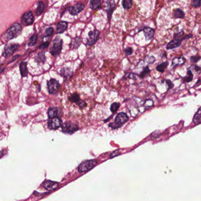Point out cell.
<instances>
[{"mask_svg":"<svg viewBox=\"0 0 201 201\" xmlns=\"http://www.w3.org/2000/svg\"><path fill=\"white\" fill-rule=\"evenodd\" d=\"M107 7H106V11L108 12V18L109 19H111V16L112 12V11L114 9V8L115 6V2L114 0H108L106 2Z\"/></svg>","mask_w":201,"mask_h":201,"instance_id":"2e32d148","label":"cell"},{"mask_svg":"<svg viewBox=\"0 0 201 201\" xmlns=\"http://www.w3.org/2000/svg\"><path fill=\"white\" fill-rule=\"evenodd\" d=\"M49 43L48 42H45L44 44H42V45H41L39 46V48H41V49H43V48H46L48 46Z\"/></svg>","mask_w":201,"mask_h":201,"instance_id":"60d3db41","label":"cell"},{"mask_svg":"<svg viewBox=\"0 0 201 201\" xmlns=\"http://www.w3.org/2000/svg\"><path fill=\"white\" fill-rule=\"evenodd\" d=\"M62 125V120L59 118H54L50 119L48 123V127L50 129H57Z\"/></svg>","mask_w":201,"mask_h":201,"instance_id":"52a82bcc","label":"cell"},{"mask_svg":"<svg viewBox=\"0 0 201 201\" xmlns=\"http://www.w3.org/2000/svg\"><path fill=\"white\" fill-rule=\"evenodd\" d=\"M99 35V32L98 30L90 31L88 34V39L87 40V45L92 46L97 41Z\"/></svg>","mask_w":201,"mask_h":201,"instance_id":"8992f818","label":"cell"},{"mask_svg":"<svg viewBox=\"0 0 201 201\" xmlns=\"http://www.w3.org/2000/svg\"><path fill=\"white\" fill-rule=\"evenodd\" d=\"M201 4V0H193L192 1V5L194 7L199 6Z\"/></svg>","mask_w":201,"mask_h":201,"instance_id":"d590c367","label":"cell"},{"mask_svg":"<svg viewBox=\"0 0 201 201\" xmlns=\"http://www.w3.org/2000/svg\"><path fill=\"white\" fill-rule=\"evenodd\" d=\"M119 155V151H118V150L115 151L113 152L111 154V158H114V157H116V156H118V155Z\"/></svg>","mask_w":201,"mask_h":201,"instance_id":"b9f144b4","label":"cell"},{"mask_svg":"<svg viewBox=\"0 0 201 201\" xmlns=\"http://www.w3.org/2000/svg\"><path fill=\"white\" fill-rule=\"evenodd\" d=\"M185 59L184 57H175L172 61V65L175 67L178 65H182L185 63Z\"/></svg>","mask_w":201,"mask_h":201,"instance_id":"d6986e66","label":"cell"},{"mask_svg":"<svg viewBox=\"0 0 201 201\" xmlns=\"http://www.w3.org/2000/svg\"><path fill=\"white\" fill-rule=\"evenodd\" d=\"M119 106H120V104L118 102H114V103L112 104L111 105V108H110L111 112H116L118 109V108H119Z\"/></svg>","mask_w":201,"mask_h":201,"instance_id":"4dcf8cb0","label":"cell"},{"mask_svg":"<svg viewBox=\"0 0 201 201\" xmlns=\"http://www.w3.org/2000/svg\"><path fill=\"white\" fill-rule=\"evenodd\" d=\"M143 31L147 40H150L154 35V29L151 28L145 27L143 29Z\"/></svg>","mask_w":201,"mask_h":201,"instance_id":"ac0fdd59","label":"cell"},{"mask_svg":"<svg viewBox=\"0 0 201 201\" xmlns=\"http://www.w3.org/2000/svg\"><path fill=\"white\" fill-rule=\"evenodd\" d=\"M128 78H130L135 79H137V75H136L134 74H132V73H131V74H128Z\"/></svg>","mask_w":201,"mask_h":201,"instance_id":"ee69618b","label":"cell"},{"mask_svg":"<svg viewBox=\"0 0 201 201\" xmlns=\"http://www.w3.org/2000/svg\"><path fill=\"white\" fill-rule=\"evenodd\" d=\"M61 127L62 131L64 133L68 134H72L79 129V127L77 124L71 122H65L62 125Z\"/></svg>","mask_w":201,"mask_h":201,"instance_id":"277c9868","label":"cell"},{"mask_svg":"<svg viewBox=\"0 0 201 201\" xmlns=\"http://www.w3.org/2000/svg\"><path fill=\"white\" fill-rule=\"evenodd\" d=\"M174 16L175 18H184L185 16V14L181 9H177L174 11Z\"/></svg>","mask_w":201,"mask_h":201,"instance_id":"603a6c76","label":"cell"},{"mask_svg":"<svg viewBox=\"0 0 201 201\" xmlns=\"http://www.w3.org/2000/svg\"><path fill=\"white\" fill-rule=\"evenodd\" d=\"M167 84H168V86L169 87V89H171L173 88L174 87V84L171 82V81L170 80H167Z\"/></svg>","mask_w":201,"mask_h":201,"instance_id":"7bdbcfd3","label":"cell"},{"mask_svg":"<svg viewBox=\"0 0 201 201\" xmlns=\"http://www.w3.org/2000/svg\"><path fill=\"white\" fill-rule=\"evenodd\" d=\"M19 45L18 44H11L8 46L4 52L3 55L5 57H7L11 55H12L18 48Z\"/></svg>","mask_w":201,"mask_h":201,"instance_id":"4fadbf2b","label":"cell"},{"mask_svg":"<svg viewBox=\"0 0 201 201\" xmlns=\"http://www.w3.org/2000/svg\"><path fill=\"white\" fill-rule=\"evenodd\" d=\"M19 69H20V72L21 74V75L23 77H25L27 76L28 75V69H27V65L26 63L25 62H21L19 65Z\"/></svg>","mask_w":201,"mask_h":201,"instance_id":"ffe728a7","label":"cell"},{"mask_svg":"<svg viewBox=\"0 0 201 201\" xmlns=\"http://www.w3.org/2000/svg\"><path fill=\"white\" fill-rule=\"evenodd\" d=\"M109 127H111V128H112V129H117V128H119L121 126L117 125V124H115V123L114 122V123H111V124H109Z\"/></svg>","mask_w":201,"mask_h":201,"instance_id":"ab89813d","label":"cell"},{"mask_svg":"<svg viewBox=\"0 0 201 201\" xmlns=\"http://www.w3.org/2000/svg\"><path fill=\"white\" fill-rule=\"evenodd\" d=\"M54 32V29L52 27L48 28L45 31V34L47 36H51Z\"/></svg>","mask_w":201,"mask_h":201,"instance_id":"d6a6232c","label":"cell"},{"mask_svg":"<svg viewBox=\"0 0 201 201\" xmlns=\"http://www.w3.org/2000/svg\"><path fill=\"white\" fill-rule=\"evenodd\" d=\"M48 115L49 118H59L61 117L63 115L62 111L58 107H53L50 108L48 111Z\"/></svg>","mask_w":201,"mask_h":201,"instance_id":"ba28073f","label":"cell"},{"mask_svg":"<svg viewBox=\"0 0 201 201\" xmlns=\"http://www.w3.org/2000/svg\"><path fill=\"white\" fill-rule=\"evenodd\" d=\"M97 164V161L95 160H87L82 162L78 167V171L80 173L87 172L92 169Z\"/></svg>","mask_w":201,"mask_h":201,"instance_id":"3957f363","label":"cell"},{"mask_svg":"<svg viewBox=\"0 0 201 201\" xmlns=\"http://www.w3.org/2000/svg\"><path fill=\"white\" fill-rule=\"evenodd\" d=\"M68 23L65 21H61L58 23L57 28V32L62 34L68 28Z\"/></svg>","mask_w":201,"mask_h":201,"instance_id":"e0dca14e","label":"cell"},{"mask_svg":"<svg viewBox=\"0 0 201 201\" xmlns=\"http://www.w3.org/2000/svg\"><path fill=\"white\" fill-rule=\"evenodd\" d=\"M85 8V5L82 3H78L73 6L69 8V12L72 15H76L81 12Z\"/></svg>","mask_w":201,"mask_h":201,"instance_id":"8fae6325","label":"cell"},{"mask_svg":"<svg viewBox=\"0 0 201 201\" xmlns=\"http://www.w3.org/2000/svg\"><path fill=\"white\" fill-rule=\"evenodd\" d=\"M185 39V38H182V39H178V38H177V39H175L172 41H171V42H170L167 45V48L168 49H174V48H177L179 46H180V45L181 44V42H182V41Z\"/></svg>","mask_w":201,"mask_h":201,"instance_id":"5bb4252c","label":"cell"},{"mask_svg":"<svg viewBox=\"0 0 201 201\" xmlns=\"http://www.w3.org/2000/svg\"><path fill=\"white\" fill-rule=\"evenodd\" d=\"M101 6V0H91L90 8L92 9H96Z\"/></svg>","mask_w":201,"mask_h":201,"instance_id":"7402d4cb","label":"cell"},{"mask_svg":"<svg viewBox=\"0 0 201 201\" xmlns=\"http://www.w3.org/2000/svg\"><path fill=\"white\" fill-rule=\"evenodd\" d=\"M48 92L50 94H56L60 88L59 83L55 79H51L47 82Z\"/></svg>","mask_w":201,"mask_h":201,"instance_id":"5b68a950","label":"cell"},{"mask_svg":"<svg viewBox=\"0 0 201 201\" xmlns=\"http://www.w3.org/2000/svg\"><path fill=\"white\" fill-rule=\"evenodd\" d=\"M62 44L63 41L59 36H57L54 39L52 46L50 51L52 55H53L54 57H57L59 55L62 48Z\"/></svg>","mask_w":201,"mask_h":201,"instance_id":"6da1fadb","label":"cell"},{"mask_svg":"<svg viewBox=\"0 0 201 201\" xmlns=\"http://www.w3.org/2000/svg\"><path fill=\"white\" fill-rule=\"evenodd\" d=\"M36 61L40 63V62H44L45 61V52H40L38 54V55L36 57Z\"/></svg>","mask_w":201,"mask_h":201,"instance_id":"4316f807","label":"cell"},{"mask_svg":"<svg viewBox=\"0 0 201 201\" xmlns=\"http://www.w3.org/2000/svg\"><path fill=\"white\" fill-rule=\"evenodd\" d=\"M128 119L129 118L127 114L124 112H121L119 113L116 117L115 119V123L119 126H121L125 123H126L128 121Z\"/></svg>","mask_w":201,"mask_h":201,"instance_id":"30bf717a","label":"cell"},{"mask_svg":"<svg viewBox=\"0 0 201 201\" xmlns=\"http://www.w3.org/2000/svg\"><path fill=\"white\" fill-rule=\"evenodd\" d=\"M37 38H38V36L36 34H35L34 35H32L31 38L29 39V42H28V45L29 46H34L36 43V41H37Z\"/></svg>","mask_w":201,"mask_h":201,"instance_id":"f1b7e54d","label":"cell"},{"mask_svg":"<svg viewBox=\"0 0 201 201\" xmlns=\"http://www.w3.org/2000/svg\"><path fill=\"white\" fill-rule=\"evenodd\" d=\"M21 21L24 25L28 26L32 24L34 22V16L32 12L29 11L25 13L22 16Z\"/></svg>","mask_w":201,"mask_h":201,"instance_id":"9c48e42d","label":"cell"},{"mask_svg":"<svg viewBox=\"0 0 201 201\" xmlns=\"http://www.w3.org/2000/svg\"><path fill=\"white\" fill-rule=\"evenodd\" d=\"M154 105V102L152 100H147L145 102V106L148 107V108H149L151 107H152Z\"/></svg>","mask_w":201,"mask_h":201,"instance_id":"8d00e7d4","label":"cell"},{"mask_svg":"<svg viewBox=\"0 0 201 201\" xmlns=\"http://www.w3.org/2000/svg\"><path fill=\"white\" fill-rule=\"evenodd\" d=\"M60 75L63 77L64 78H71L73 75V71L68 68H63L61 69L60 72Z\"/></svg>","mask_w":201,"mask_h":201,"instance_id":"9a60e30c","label":"cell"},{"mask_svg":"<svg viewBox=\"0 0 201 201\" xmlns=\"http://www.w3.org/2000/svg\"><path fill=\"white\" fill-rule=\"evenodd\" d=\"M22 26L20 24L15 23L12 25L6 31L5 34V36L8 39H11L16 36H17L19 33L21 32Z\"/></svg>","mask_w":201,"mask_h":201,"instance_id":"7a4b0ae2","label":"cell"},{"mask_svg":"<svg viewBox=\"0 0 201 201\" xmlns=\"http://www.w3.org/2000/svg\"><path fill=\"white\" fill-rule=\"evenodd\" d=\"M200 59H201V58L199 56H197V55L193 56V57H191V61L192 63H195V62H197Z\"/></svg>","mask_w":201,"mask_h":201,"instance_id":"e575fe53","label":"cell"},{"mask_svg":"<svg viewBox=\"0 0 201 201\" xmlns=\"http://www.w3.org/2000/svg\"><path fill=\"white\" fill-rule=\"evenodd\" d=\"M69 99L71 102H73V103H77L78 104L79 101H80V98L78 94L75 93L74 94H72L71 97L69 98Z\"/></svg>","mask_w":201,"mask_h":201,"instance_id":"d4e9b609","label":"cell"},{"mask_svg":"<svg viewBox=\"0 0 201 201\" xmlns=\"http://www.w3.org/2000/svg\"><path fill=\"white\" fill-rule=\"evenodd\" d=\"M132 52H133L132 49L131 48H130V47H128V48H127L125 49V52L126 54L128 55H131V54H132Z\"/></svg>","mask_w":201,"mask_h":201,"instance_id":"f35d334b","label":"cell"},{"mask_svg":"<svg viewBox=\"0 0 201 201\" xmlns=\"http://www.w3.org/2000/svg\"><path fill=\"white\" fill-rule=\"evenodd\" d=\"M145 60H146V61H147L148 64H152V63L155 61V58H154V57H152V56H148V57H147V58L145 59Z\"/></svg>","mask_w":201,"mask_h":201,"instance_id":"836d02e7","label":"cell"},{"mask_svg":"<svg viewBox=\"0 0 201 201\" xmlns=\"http://www.w3.org/2000/svg\"><path fill=\"white\" fill-rule=\"evenodd\" d=\"M168 65V62H162V64L158 65L157 67V70L160 72H164L165 70V68L167 67Z\"/></svg>","mask_w":201,"mask_h":201,"instance_id":"484cf974","label":"cell"},{"mask_svg":"<svg viewBox=\"0 0 201 201\" xmlns=\"http://www.w3.org/2000/svg\"><path fill=\"white\" fill-rule=\"evenodd\" d=\"M44 188L48 191H53L57 188L58 187V183L57 182L47 180L43 183Z\"/></svg>","mask_w":201,"mask_h":201,"instance_id":"7c38bea8","label":"cell"},{"mask_svg":"<svg viewBox=\"0 0 201 201\" xmlns=\"http://www.w3.org/2000/svg\"><path fill=\"white\" fill-rule=\"evenodd\" d=\"M78 104L81 108H84V107H85L87 105L86 102L82 100H80V101L78 103Z\"/></svg>","mask_w":201,"mask_h":201,"instance_id":"74e56055","label":"cell"},{"mask_svg":"<svg viewBox=\"0 0 201 201\" xmlns=\"http://www.w3.org/2000/svg\"><path fill=\"white\" fill-rule=\"evenodd\" d=\"M193 122L196 125L201 124V107L199 108L198 111L195 113L193 118Z\"/></svg>","mask_w":201,"mask_h":201,"instance_id":"44dd1931","label":"cell"},{"mask_svg":"<svg viewBox=\"0 0 201 201\" xmlns=\"http://www.w3.org/2000/svg\"><path fill=\"white\" fill-rule=\"evenodd\" d=\"M3 70H4V68L0 66V74L3 71Z\"/></svg>","mask_w":201,"mask_h":201,"instance_id":"f6af8a7d","label":"cell"},{"mask_svg":"<svg viewBox=\"0 0 201 201\" xmlns=\"http://www.w3.org/2000/svg\"><path fill=\"white\" fill-rule=\"evenodd\" d=\"M132 0H122V2L123 8L125 9H129L132 6Z\"/></svg>","mask_w":201,"mask_h":201,"instance_id":"83f0119b","label":"cell"},{"mask_svg":"<svg viewBox=\"0 0 201 201\" xmlns=\"http://www.w3.org/2000/svg\"><path fill=\"white\" fill-rule=\"evenodd\" d=\"M44 8H45V6H44V4L42 2L40 1L38 2V7H37V9H36V15H40L42 14V12H44Z\"/></svg>","mask_w":201,"mask_h":201,"instance_id":"cb8c5ba5","label":"cell"},{"mask_svg":"<svg viewBox=\"0 0 201 201\" xmlns=\"http://www.w3.org/2000/svg\"><path fill=\"white\" fill-rule=\"evenodd\" d=\"M187 74H188V76L187 77H185L183 79L184 81L185 82H191L192 79H193V74L192 72H191V71L189 70L187 72Z\"/></svg>","mask_w":201,"mask_h":201,"instance_id":"f546056e","label":"cell"},{"mask_svg":"<svg viewBox=\"0 0 201 201\" xmlns=\"http://www.w3.org/2000/svg\"><path fill=\"white\" fill-rule=\"evenodd\" d=\"M150 72V69L148 68V67H145V68L143 70V71L140 74V77L141 78H144L145 76H147L149 72Z\"/></svg>","mask_w":201,"mask_h":201,"instance_id":"1f68e13d","label":"cell"}]
</instances>
